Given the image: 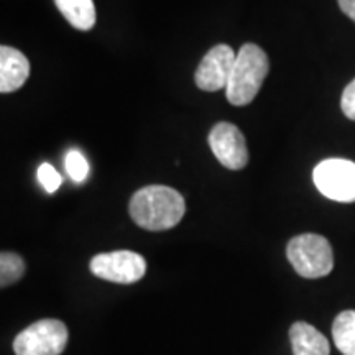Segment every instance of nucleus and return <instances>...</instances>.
Listing matches in <instances>:
<instances>
[{"label":"nucleus","instance_id":"39448f33","mask_svg":"<svg viewBox=\"0 0 355 355\" xmlns=\"http://www.w3.org/2000/svg\"><path fill=\"white\" fill-rule=\"evenodd\" d=\"M319 193L337 202H355V163L343 158L324 159L314 168Z\"/></svg>","mask_w":355,"mask_h":355},{"label":"nucleus","instance_id":"423d86ee","mask_svg":"<svg viewBox=\"0 0 355 355\" xmlns=\"http://www.w3.org/2000/svg\"><path fill=\"white\" fill-rule=\"evenodd\" d=\"M94 277L119 285H132L145 277L146 261L137 252L117 250L99 254L89 263Z\"/></svg>","mask_w":355,"mask_h":355},{"label":"nucleus","instance_id":"ddd939ff","mask_svg":"<svg viewBox=\"0 0 355 355\" xmlns=\"http://www.w3.org/2000/svg\"><path fill=\"white\" fill-rule=\"evenodd\" d=\"M25 275V261L13 252H2L0 255V286L7 288L20 282Z\"/></svg>","mask_w":355,"mask_h":355},{"label":"nucleus","instance_id":"7ed1b4c3","mask_svg":"<svg viewBox=\"0 0 355 355\" xmlns=\"http://www.w3.org/2000/svg\"><path fill=\"white\" fill-rule=\"evenodd\" d=\"M286 257L295 272L303 278L327 277L334 268V254L329 241L318 234H301L286 245Z\"/></svg>","mask_w":355,"mask_h":355},{"label":"nucleus","instance_id":"1a4fd4ad","mask_svg":"<svg viewBox=\"0 0 355 355\" xmlns=\"http://www.w3.org/2000/svg\"><path fill=\"white\" fill-rule=\"evenodd\" d=\"M30 76V63L24 53L10 46L0 48V92L20 89Z\"/></svg>","mask_w":355,"mask_h":355},{"label":"nucleus","instance_id":"9d476101","mask_svg":"<svg viewBox=\"0 0 355 355\" xmlns=\"http://www.w3.org/2000/svg\"><path fill=\"white\" fill-rule=\"evenodd\" d=\"M293 355H329L331 345L316 327L308 322H295L290 327Z\"/></svg>","mask_w":355,"mask_h":355},{"label":"nucleus","instance_id":"dca6fc26","mask_svg":"<svg viewBox=\"0 0 355 355\" xmlns=\"http://www.w3.org/2000/svg\"><path fill=\"white\" fill-rule=\"evenodd\" d=\"M343 112L350 121H355V79L344 89L343 99H340Z\"/></svg>","mask_w":355,"mask_h":355},{"label":"nucleus","instance_id":"0eeeda50","mask_svg":"<svg viewBox=\"0 0 355 355\" xmlns=\"http://www.w3.org/2000/svg\"><path fill=\"white\" fill-rule=\"evenodd\" d=\"M209 146L222 166L229 170H242L248 163V150L245 137L234 123L220 122L212 127L209 133Z\"/></svg>","mask_w":355,"mask_h":355},{"label":"nucleus","instance_id":"9b49d317","mask_svg":"<svg viewBox=\"0 0 355 355\" xmlns=\"http://www.w3.org/2000/svg\"><path fill=\"white\" fill-rule=\"evenodd\" d=\"M55 3L71 26L81 32L94 28L96 6L92 0H55Z\"/></svg>","mask_w":355,"mask_h":355},{"label":"nucleus","instance_id":"20e7f679","mask_svg":"<svg viewBox=\"0 0 355 355\" xmlns=\"http://www.w3.org/2000/svg\"><path fill=\"white\" fill-rule=\"evenodd\" d=\"M69 332L58 319H42L21 331L13 340L15 355H60L68 345Z\"/></svg>","mask_w":355,"mask_h":355},{"label":"nucleus","instance_id":"2eb2a0df","mask_svg":"<svg viewBox=\"0 0 355 355\" xmlns=\"http://www.w3.org/2000/svg\"><path fill=\"white\" fill-rule=\"evenodd\" d=\"M37 176H38L40 184L43 186L46 193L53 194L60 189L61 176H60V173H58L55 168L50 165V163H43V165H40Z\"/></svg>","mask_w":355,"mask_h":355},{"label":"nucleus","instance_id":"f257e3e1","mask_svg":"<svg viewBox=\"0 0 355 355\" xmlns=\"http://www.w3.org/2000/svg\"><path fill=\"white\" fill-rule=\"evenodd\" d=\"M128 212L139 227L162 232L180 224L186 212V202L183 196L170 186L152 184L133 194Z\"/></svg>","mask_w":355,"mask_h":355},{"label":"nucleus","instance_id":"f3484780","mask_svg":"<svg viewBox=\"0 0 355 355\" xmlns=\"http://www.w3.org/2000/svg\"><path fill=\"white\" fill-rule=\"evenodd\" d=\"M337 2H339L340 10L355 21V0H337Z\"/></svg>","mask_w":355,"mask_h":355},{"label":"nucleus","instance_id":"f03ea898","mask_svg":"<svg viewBox=\"0 0 355 355\" xmlns=\"http://www.w3.org/2000/svg\"><path fill=\"white\" fill-rule=\"evenodd\" d=\"M270 61L266 53L254 43L242 44L230 73L225 96L232 105H248L259 94L261 84L268 76Z\"/></svg>","mask_w":355,"mask_h":355},{"label":"nucleus","instance_id":"4468645a","mask_svg":"<svg viewBox=\"0 0 355 355\" xmlns=\"http://www.w3.org/2000/svg\"><path fill=\"white\" fill-rule=\"evenodd\" d=\"M66 171L71 176V180L76 181V183H83L89 175V163L87 159L84 158V155L78 150H71L66 157Z\"/></svg>","mask_w":355,"mask_h":355},{"label":"nucleus","instance_id":"f8f14e48","mask_svg":"<svg viewBox=\"0 0 355 355\" xmlns=\"http://www.w3.org/2000/svg\"><path fill=\"white\" fill-rule=\"evenodd\" d=\"M336 347L344 355H355V311H343L332 324Z\"/></svg>","mask_w":355,"mask_h":355},{"label":"nucleus","instance_id":"6e6552de","mask_svg":"<svg viewBox=\"0 0 355 355\" xmlns=\"http://www.w3.org/2000/svg\"><path fill=\"white\" fill-rule=\"evenodd\" d=\"M235 58H237V53L229 44H217L211 48L194 73L196 86L207 92H216L227 87Z\"/></svg>","mask_w":355,"mask_h":355}]
</instances>
